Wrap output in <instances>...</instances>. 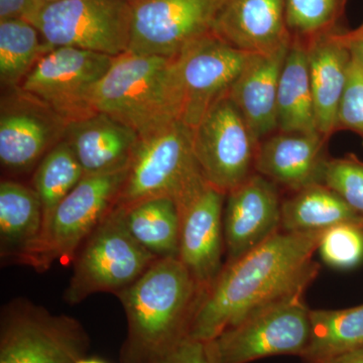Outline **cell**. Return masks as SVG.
Instances as JSON below:
<instances>
[{
	"mask_svg": "<svg viewBox=\"0 0 363 363\" xmlns=\"http://www.w3.org/2000/svg\"><path fill=\"white\" fill-rule=\"evenodd\" d=\"M323 231H279L240 259L227 262L205 293L190 337L211 341L269 306L304 296L319 274L313 260Z\"/></svg>",
	"mask_w": 363,
	"mask_h": 363,
	"instance_id": "6da1fadb",
	"label": "cell"
},
{
	"mask_svg": "<svg viewBox=\"0 0 363 363\" xmlns=\"http://www.w3.org/2000/svg\"><path fill=\"white\" fill-rule=\"evenodd\" d=\"M205 290L178 257L152 262L116 294L128 321L121 363H159L190 336Z\"/></svg>",
	"mask_w": 363,
	"mask_h": 363,
	"instance_id": "7a4b0ae2",
	"label": "cell"
},
{
	"mask_svg": "<svg viewBox=\"0 0 363 363\" xmlns=\"http://www.w3.org/2000/svg\"><path fill=\"white\" fill-rule=\"evenodd\" d=\"M172 59L125 52L99 81L93 108L125 124L140 138L178 119ZM179 121V119H178Z\"/></svg>",
	"mask_w": 363,
	"mask_h": 363,
	"instance_id": "3957f363",
	"label": "cell"
},
{
	"mask_svg": "<svg viewBox=\"0 0 363 363\" xmlns=\"http://www.w3.org/2000/svg\"><path fill=\"white\" fill-rule=\"evenodd\" d=\"M193 147V130L172 121L140 138L114 209L150 198L168 197L178 206L206 185Z\"/></svg>",
	"mask_w": 363,
	"mask_h": 363,
	"instance_id": "277c9868",
	"label": "cell"
},
{
	"mask_svg": "<svg viewBox=\"0 0 363 363\" xmlns=\"http://www.w3.org/2000/svg\"><path fill=\"white\" fill-rule=\"evenodd\" d=\"M128 168L83 177L43 227L39 240L16 264L44 272L52 264H73L86 240L116 206Z\"/></svg>",
	"mask_w": 363,
	"mask_h": 363,
	"instance_id": "5b68a950",
	"label": "cell"
},
{
	"mask_svg": "<svg viewBox=\"0 0 363 363\" xmlns=\"http://www.w3.org/2000/svg\"><path fill=\"white\" fill-rule=\"evenodd\" d=\"M157 259L133 238L123 215L113 209L79 250L64 300L76 305L98 293L116 295Z\"/></svg>",
	"mask_w": 363,
	"mask_h": 363,
	"instance_id": "8992f818",
	"label": "cell"
},
{
	"mask_svg": "<svg viewBox=\"0 0 363 363\" xmlns=\"http://www.w3.org/2000/svg\"><path fill=\"white\" fill-rule=\"evenodd\" d=\"M89 346V336L75 318L52 314L23 298L2 309L0 363H78Z\"/></svg>",
	"mask_w": 363,
	"mask_h": 363,
	"instance_id": "52a82bcc",
	"label": "cell"
},
{
	"mask_svg": "<svg viewBox=\"0 0 363 363\" xmlns=\"http://www.w3.org/2000/svg\"><path fill=\"white\" fill-rule=\"evenodd\" d=\"M133 7L130 0H60L45 4L33 25L51 49L78 48L116 58L130 47Z\"/></svg>",
	"mask_w": 363,
	"mask_h": 363,
	"instance_id": "ba28073f",
	"label": "cell"
},
{
	"mask_svg": "<svg viewBox=\"0 0 363 363\" xmlns=\"http://www.w3.org/2000/svg\"><path fill=\"white\" fill-rule=\"evenodd\" d=\"M250 55L211 33L172 58V86L179 121L191 130L195 128L217 102L228 96Z\"/></svg>",
	"mask_w": 363,
	"mask_h": 363,
	"instance_id": "9c48e42d",
	"label": "cell"
},
{
	"mask_svg": "<svg viewBox=\"0 0 363 363\" xmlns=\"http://www.w3.org/2000/svg\"><path fill=\"white\" fill-rule=\"evenodd\" d=\"M113 60L78 48H54L40 57L18 88L74 123L97 113L93 95Z\"/></svg>",
	"mask_w": 363,
	"mask_h": 363,
	"instance_id": "30bf717a",
	"label": "cell"
},
{
	"mask_svg": "<svg viewBox=\"0 0 363 363\" xmlns=\"http://www.w3.org/2000/svg\"><path fill=\"white\" fill-rule=\"evenodd\" d=\"M259 140L228 96L193 128V147L205 180L223 194L255 173Z\"/></svg>",
	"mask_w": 363,
	"mask_h": 363,
	"instance_id": "8fae6325",
	"label": "cell"
},
{
	"mask_svg": "<svg viewBox=\"0 0 363 363\" xmlns=\"http://www.w3.org/2000/svg\"><path fill=\"white\" fill-rule=\"evenodd\" d=\"M310 312L303 297L255 312L212 340L217 363H250L277 355L300 357L309 340Z\"/></svg>",
	"mask_w": 363,
	"mask_h": 363,
	"instance_id": "7c38bea8",
	"label": "cell"
},
{
	"mask_svg": "<svg viewBox=\"0 0 363 363\" xmlns=\"http://www.w3.org/2000/svg\"><path fill=\"white\" fill-rule=\"evenodd\" d=\"M223 0H140L133 2L128 52L172 59L213 30Z\"/></svg>",
	"mask_w": 363,
	"mask_h": 363,
	"instance_id": "4fadbf2b",
	"label": "cell"
},
{
	"mask_svg": "<svg viewBox=\"0 0 363 363\" xmlns=\"http://www.w3.org/2000/svg\"><path fill=\"white\" fill-rule=\"evenodd\" d=\"M68 123L21 88L7 89L0 105V162L11 174H26L64 140Z\"/></svg>",
	"mask_w": 363,
	"mask_h": 363,
	"instance_id": "5bb4252c",
	"label": "cell"
},
{
	"mask_svg": "<svg viewBox=\"0 0 363 363\" xmlns=\"http://www.w3.org/2000/svg\"><path fill=\"white\" fill-rule=\"evenodd\" d=\"M225 199V194L206 184L178 206L181 219L178 259L205 290L223 269Z\"/></svg>",
	"mask_w": 363,
	"mask_h": 363,
	"instance_id": "9a60e30c",
	"label": "cell"
},
{
	"mask_svg": "<svg viewBox=\"0 0 363 363\" xmlns=\"http://www.w3.org/2000/svg\"><path fill=\"white\" fill-rule=\"evenodd\" d=\"M281 202L278 186L257 173L226 195L223 233L227 262L240 259L281 230Z\"/></svg>",
	"mask_w": 363,
	"mask_h": 363,
	"instance_id": "2e32d148",
	"label": "cell"
},
{
	"mask_svg": "<svg viewBox=\"0 0 363 363\" xmlns=\"http://www.w3.org/2000/svg\"><path fill=\"white\" fill-rule=\"evenodd\" d=\"M329 138L320 133H276L260 140L255 157V173L279 189L298 192L323 184L325 168L330 159Z\"/></svg>",
	"mask_w": 363,
	"mask_h": 363,
	"instance_id": "e0dca14e",
	"label": "cell"
},
{
	"mask_svg": "<svg viewBox=\"0 0 363 363\" xmlns=\"http://www.w3.org/2000/svg\"><path fill=\"white\" fill-rule=\"evenodd\" d=\"M212 33L247 54H269L292 40L285 0H223Z\"/></svg>",
	"mask_w": 363,
	"mask_h": 363,
	"instance_id": "ac0fdd59",
	"label": "cell"
},
{
	"mask_svg": "<svg viewBox=\"0 0 363 363\" xmlns=\"http://www.w3.org/2000/svg\"><path fill=\"white\" fill-rule=\"evenodd\" d=\"M64 140L82 167L84 176L128 168L140 142L135 130L102 112L67 125Z\"/></svg>",
	"mask_w": 363,
	"mask_h": 363,
	"instance_id": "d6986e66",
	"label": "cell"
},
{
	"mask_svg": "<svg viewBox=\"0 0 363 363\" xmlns=\"http://www.w3.org/2000/svg\"><path fill=\"white\" fill-rule=\"evenodd\" d=\"M288 47L269 54H250L229 91L259 142L277 130V97Z\"/></svg>",
	"mask_w": 363,
	"mask_h": 363,
	"instance_id": "ffe728a7",
	"label": "cell"
},
{
	"mask_svg": "<svg viewBox=\"0 0 363 363\" xmlns=\"http://www.w3.org/2000/svg\"><path fill=\"white\" fill-rule=\"evenodd\" d=\"M339 33L324 35L307 45L317 130L327 138L337 131L339 105L352 61L350 48Z\"/></svg>",
	"mask_w": 363,
	"mask_h": 363,
	"instance_id": "44dd1931",
	"label": "cell"
},
{
	"mask_svg": "<svg viewBox=\"0 0 363 363\" xmlns=\"http://www.w3.org/2000/svg\"><path fill=\"white\" fill-rule=\"evenodd\" d=\"M44 211L33 187L11 180L0 184V255L18 262L39 240Z\"/></svg>",
	"mask_w": 363,
	"mask_h": 363,
	"instance_id": "7402d4cb",
	"label": "cell"
},
{
	"mask_svg": "<svg viewBox=\"0 0 363 363\" xmlns=\"http://www.w3.org/2000/svg\"><path fill=\"white\" fill-rule=\"evenodd\" d=\"M277 130L281 133H318L307 45L297 40H291L279 76Z\"/></svg>",
	"mask_w": 363,
	"mask_h": 363,
	"instance_id": "603a6c76",
	"label": "cell"
},
{
	"mask_svg": "<svg viewBox=\"0 0 363 363\" xmlns=\"http://www.w3.org/2000/svg\"><path fill=\"white\" fill-rule=\"evenodd\" d=\"M343 223H363V216L324 184L292 193L281 202V229L286 233L325 231Z\"/></svg>",
	"mask_w": 363,
	"mask_h": 363,
	"instance_id": "cb8c5ba5",
	"label": "cell"
},
{
	"mask_svg": "<svg viewBox=\"0 0 363 363\" xmlns=\"http://www.w3.org/2000/svg\"><path fill=\"white\" fill-rule=\"evenodd\" d=\"M114 210L123 215L133 238L157 259L179 257L181 219L173 199L150 198Z\"/></svg>",
	"mask_w": 363,
	"mask_h": 363,
	"instance_id": "d4e9b609",
	"label": "cell"
},
{
	"mask_svg": "<svg viewBox=\"0 0 363 363\" xmlns=\"http://www.w3.org/2000/svg\"><path fill=\"white\" fill-rule=\"evenodd\" d=\"M363 348V305L344 310H311L305 363H319Z\"/></svg>",
	"mask_w": 363,
	"mask_h": 363,
	"instance_id": "484cf974",
	"label": "cell"
},
{
	"mask_svg": "<svg viewBox=\"0 0 363 363\" xmlns=\"http://www.w3.org/2000/svg\"><path fill=\"white\" fill-rule=\"evenodd\" d=\"M51 48L37 26L25 20L0 21V81L6 89L20 87L38 60Z\"/></svg>",
	"mask_w": 363,
	"mask_h": 363,
	"instance_id": "4316f807",
	"label": "cell"
},
{
	"mask_svg": "<svg viewBox=\"0 0 363 363\" xmlns=\"http://www.w3.org/2000/svg\"><path fill=\"white\" fill-rule=\"evenodd\" d=\"M83 177L82 167L65 140L45 155L33 178V190L39 196L44 211V224Z\"/></svg>",
	"mask_w": 363,
	"mask_h": 363,
	"instance_id": "83f0119b",
	"label": "cell"
},
{
	"mask_svg": "<svg viewBox=\"0 0 363 363\" xmlns=\"http://www.w3.org/2000/svg\"><path fill=\"white\" fill-rule=\"evenodd\" d=\"M347 0H285L286 26L291 39L308 45L339 32Z\"/></svg>",
	"mask_w": 363,
	"mask_h": 363,
	"instance_id": "f1b7e54d",
	"label": "cell"
},
{
	"mask_svg": "<svg viewBox=\"0 0 363 363\" xmlns=\"http://www.w3.org/2000/svg\"><path fill=\"white\" fill-rule=\"evenodd\" d=\"M318 252L325 264L352 269L363 260V223H343L322 233Z\"/></svg>",
	"mask_w": 363,
	"mask_h": 363,
	"instance_id": "f546056e",
	"label": "cell"
},
{
	"mask_svg": "<svg viewBox=\"0 0 363 363\" xmlns=\"http://www.w3.org/2000/svg\"><path fill=\"white\" fill-rule=\"evenodd\" d=\"M323 184L363 216V161L357 156L330 157L325 168Z\"/></svg>",
	"mask_w": 363,
	"mask_h": 363,
	"instance_id": "4dcf8cb0",
	"label": "cell"
},
{
	"mask_svg": "<svg viewBox=\"0 0 363 363\" xmlns=\"http://www.w3.org/2000/svg\"><path fill=\"white\" fill-rule=\"evenodd\" d=\"M357 133L363 145V68L352 58L337 113V131Z\"/></svg>",
	"mask_w": 363,
	"mask_h": 363,
	"instance_id": "1f68e13d",
	"label": "cell"
},
{
	"mask_svg": "<svg viewBox=\"0 0 363 363\" xmlns=\"http://www.w3.org/2000/svg\"><path fill=\"white\" fill-rule=\"evenodd\" d=\"M159 363H217L213 341L189 336Z\"/></svg>",
	"mask_w": 363,
	"mask_h": 363,
	"instance_id": "d6a6232c",
	"label": "cell"
},
{
	"mask_svg": "<svg viewBox=\"0 0 363 363\" xmlns=\"http://www.w3.org/2000/svg\"><path fill=\"white\" fill-rule=\"evenodd\" d=\"M45 6L42 0H0V21L18 18L33 23Z\"/></svg>",
	"mask_w": 363,
	"mask_h": 363,
	"instance_id": "836d02e7",
	"label": "cell"
},
{
	"mask_svg": "<svg viewBox=\"0 0 363 363\" xmlns=\"http://www.w3.org/2000/svg\"><path fill=\"white\" fill-rule=\"evenodd\" d=\"M343 32L339 33L340 39L350 48L352 58L357 60L360 66L363 68V35L359 37L350 38Z\"/></svg>",
	"mask_w": 363,
	"mask_h": 363,
	"instance_id": "e575fe53",
	"label": "cell"
},
{
	"mask_svg": "<svg viewBox=\"0 0 363 363\" xmlns=\"http://www.w3.org/2000/svg\"><path fill=\"white\" fill-rule=\"evenodd\" d=\"M319 363H363V348L329 358Z\"/></svg>",
	"mask_w": 363,
	"mask_h": 363,
	"instance_id": "d590c367",
	"label": "cell"
},
{
	"mask_svg": "<svg viewBox=\"0 0 363 363\" xmlns=\"http://www.w3.org/2000/svg\"><path fill=\"white\" fill-rule=\"evenodd\" d=\"M344 33H345V35H347V37H350V38L359 37V35H363V23H362V25L358 26L357 28H355V30H345V32H344Z\"/></svg>",
	"mask_w": 363,
	"mask_h": 363,
	"instance_id": "8d00e7d4",
	"label": "cell"
},
{
	"mask_svg": "<svg viewBox=\"0 0 363 363\" xmlns=\"http://www.w3.org/2000/svg\"><path fill=\"white\" fill-rule=\"evenodd\" d=\"M78 363H106L104 362L102 359H99V358H95V357H84L82 358V359L80 360Z\"/></svg>",
	"mask_w": 363,
	"mask_h": 363,
	"instance_id": "74e56055",
	"label": "cell"
},
{
	"mask_svg": "<svg viewBox=\"0 0 363 363\" xmlns=\"http://www.w3.org/2000/svg\"><path fill=\"white\" fill-rule=\"evenodd\" d=\"M45 4H54V2L60 1V0H42Z\"/></svg>",
	"mask_w": 363,
	"mask_h": 363,
	"instance_id": "f35d334b",
	"label": "cell"
},
{
	"mask_svg": "<svg viewBox=\"0 0 363 363\" xmlns=\"http://www.w3.org/2000/svg\"><path fill=\"white\" fill-rule=\"evenodd\" d=\"M131 2H136V1H140V0H130Z\"/></svg>",
	"mask_w": 363,
	"mask_h": 363,
	"instance_id": "ab89813d",
	"label": "cell"
}]
</instances>
